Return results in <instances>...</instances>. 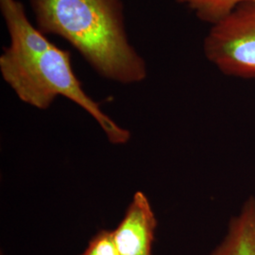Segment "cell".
Here are the masks:
<instances>
[{
	"mask_svg": "<svg viewBox=\"0 0 255 255\" xmlns=\"http://www.w3.org/2000/svg\"><path fill=\"white\" fill-rule=\"evenodd\" d=\"M81 255H119L115 245L113 231H100Z\"/></svg>",
	"mask_w": 255,
	"mask_h": 255,
	"instance_id": "obj_7",
	"label": "cell"
},
{
	"mask_svg": "<svg viewBox=\"0 0 255 255\" xmlns=\"http://www.w3.org/2000/svg\"><path fill=\"white\" fill-rule=\"evenodd\" d=\"M157 219L143 192L134 194L125 216L113 231L119 255H152Z\"/></svg>",
	"mask_w": 255,
	"mask_h": 255,
	"instance_id": "obj_4",
	"label": "cell"
},
{
	"mask_svg": "<svg viewBox=\"0 0 255 255\" xmlns=\"http://www.w3.org/2000/svg\"><path fill=\"white\" fill-rule=\"evenodd\" d=\"M180 3L186 4L190 9L195 10L197 16L202 21L216 24L238 5L255 0H177Z\"/></svg>",
	"mask_w": 255,
	"mask_h": 255,
	"instance_id": "obj_6",
	"label": "cell"
},
{
	"mask_svg": "<svg viewBox=\"0 0 255 255\" xmlns=\"http://www.w3.org/2000/svg\"><path fill=\"white\" fill-rule=\"evenodd\" d=\"M0 10L9 34V45L0 56V72L20 101L40 110L64 97L86 111L114 145L129 140L119 126L84 92L74 73L70 52L52 44L34 27L19 0H0Z\"/></svg>",
	"mask_w": 255,
	"mask_h": 255,
	"instance_id": "obj_1",
	"label": "cell"
},
{
	"mask_svg": "<svg viewBox=\"0 0 255 255\" xmlns=\"http://www.w3.org/2000/svg\"><path fill=\"white\" fill-rule=\"evenodd\" d=\"M37 26L68 41L85 61L111 81L131 84L147 75L131 46L121 0H30Z\"/></svg>",
	"mask_w": 255,
	"mask_h": 255,
	"instance_id": "obj_2",
	"label": "cell"
},
{
	"mask_svg": "<svg viewBox=\"0 0 255 255\" xmlns=\"http://www.w3.org/2000/svg\"><path fill=\"white\" fill-rule=\"evenodd\" d=\"M204 51L223 73L255 78V1L238 5L214 24Z\"/></svg>",
	"mask_w": 255,
	"mask_h": 255,
	"instance_id": "obj_3",
	"label": "cell"
},
{
	"mask_svg": "<svg viewBox=\"0 0 255 255\" xmlns=\"http://www.w3.org/2000/svg\"><path fill=\"white\" fill-rule=\"evenodd\" d=\"M211 255H255V198L232 219L227 236Z\"/></svg>",
	"mask_w": 255,
	"mask_h": 255,
	"instance_id": "obj_5",
	"label": "cell"
}]
</instances>
